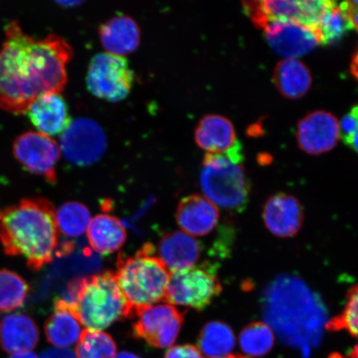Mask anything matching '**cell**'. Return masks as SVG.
<instances>
[{"label": "cell", "mask_w": 358, "mask_h": 358, "mask_svg": "<svg viewBox=\"0 0 358 358\" xmlns=\"http://www.w3.org/2000/svg\"><path fill=\"white\" fill-rule=\"evenodd\" d=\"M330 2L329 0H264L244 1L243 4L245 15L255 26L263 30L274 22H296L313 29Z\"/></svg>", "instance_id": "9c48e42d"}, {"label": "cell", "mask_w": 358, "mask_h": 358, "mask_svg": "<svg viewBox=\"0 0 358 358\" xmlns=\"http://www.w3.org/2000/svg\"><path fill=\"white\" fill-rule=\"evenodd\" d=\"M273 82L281 95L290 100L303 97L310 91L312 76L306 64L297 59L278 62L273 73Z\"/></svg>", "instance_id": "603a6c76"}, {"label": "cell", "mask_w": 358, "mask_h": 358, "mask_svg": "<svg viewBox=\"0 0 358 358\" xmlns=\"http://www.w3.org/2000/svg\"><path fill=\"white\" fill-rule=\"evenodd\" d=\"M40 358H77L70 350L62 348H50L44 351Z\"/></svg>", "instance_id": "e575fe53"}, {"label": "cell", "mask_w": 358, "mask_h": 358, "mask_svg": "<svg viewBox=\"0 0 358 358\" xmlns=\"http://www.w3.org/2000/svg\"><path fill=\"white\" fill-rule=\"evenodd\" d=\"M329 358H346V357H343V356H341L340 355H338V353H333V355H331L329 357Z\"/></svg>", "instance_id": "b9f144b4"}, {"label": "cell", "mask_w": 358, "mask_h": 358, "mask_svg": "<svg viewBox=\"0 0 358 358\" xmlns=\"http://www.w3.org/2000/svg\"><path fill=\"white\" fill-rule=\"evenodd\" d=\"M296 136L299 148L306 153H327L337 145L339 123L329 112L313 111L299 122Z\"/></svg>", "instance_id": "5bb4252c"}, {"label": "cell", "mask_w": 358, "mask_h": 358, "mask_svg": "<svg viewBox=\"0 0 358 358\" xmlns=\"http://www.w3.org/2000/svg\"><path fill=\"white\" fill-rule=\"evenodd\" d=\"M348 358H358V344L355 348H353L351 352L349 353Z\"/></svg>", "instance_id": "f35d334b"}, {"label": "cell", "mask_w": 358, "mask_h": 358, "mask_svg": "<svg viewBox=\"0 0 358 358\" xmlns=\"http://www.w3.org/2000/svg\"><path fill=\"white\" fill-rule=\"evenodd\" d=\"M44 329L48 343L62 349L77 343L83 332L73 308L60 298L55 299V313L48 317Z\"/></svg>", "instance_id": "7402d4cb"}, {"label": "cell", "mask_w": 358, "mask_h": 358, "mask_svg": "<svg viewBox=\"0 0 358 358\" xmlns=\"http://www.w3.org/2000/svg\"><path fill=\"white\" fill-rule=\"evenodd\" d=\"M264 306L268 323L288 341L299 343V338L303 341L319 335L324 310L301 280L287 276L275 280L267 290Z\"/></svg>", "instance_id": "3957f363"}, {"label": "cell", "mask_w": 358, "mask_h": 358, "mask_svg": "<svg viewBox=\"0 0 358 358\" xmlns=\"http://www.w3.org/2000/svg\"><path fill=\"white\" fill-rule=\"evenodd\" d=\"M340 8L350 21L352 29L358 32V0H349L340 3Z\"/></svg>", "instance_id": "836d02e7"}, {"label": "cell", "mask_w": 358, "mask_h": 358, "mask_svg": "<svg viewBox=\"0 0 358 358\" xmlns=\"http://www.w3.org/2000/svg\"><path fill=\"white\" fill-rule=\"evenodd\" d=\"M10 358H38L34 352L31 351H22L13 353Z\"/></svg>", "instance_id": "8d00e7d4"}, {"label": "cell", "mask_w": 358, "mask_h": 358, "mask_svg": "<svg viewBox=\"0 0 358 358\" xmlns=\"http://www.w3.org/2000/svg\"><path fill=\"white\" fill-rule=\"evenodd\" d=\"M241 145L225 154L205 155L200 185L206 198L218 207L241 212L248 203L250 182L243 166Z\"/></svg>", "instance_id": "8992f818"}, {"label": "cell", "mask_w": 358, "mask_h": 358, "mask_svg": "<svg viewBox=\"0 0 358 358\" xmlns=\"http://www.w3.org/2000/svg\"><path fill=\"white\" fill-rule=\"evenodd\" d=\"M99 34L107 52L122 57L136 50L141 40V30L136 22L124 15L106 21L100 27Z\"/></svg>", "instance_id": "ffe728a7"}, {"label": "cell", "mask_w": 358, "mask_h": 358, "mask_svg": "<svg viewBox=\"0 0 358 358\" xmlns=\"http://www.w3.org/2000/svg\"><path fill=\"white\" fill-rule=\"evenodd\" d=\"M115 358H141L134 353L129 352H122L119 353L118 355H116Z\"/></svg>", "instance_id": "74e56055"}, {"label": "cell", "mask_w": 358, "mask_h": 358, "mask_svg": "<svg viewBox=\"0 0 358 358\" xmlns=\"http://www.w3.org/2000/svg\"><path fill=\"white\" fill-rule=\"evenodd\" d=\"M13 155L29 172L56 183L61 150L50 136L40 132L22 134L13 143Z\"/></svg>", "instance_id": "7c38bea8"}, {"label": "cell", "mask_w": 358, "mask_h": 358, "mask_svg": "<svg viewBox=\"0 0 358 358\" xmlns=\"http://www.w3.org/2000/svg\"><path fill=\"white\" fill-rule=\"evenodd\" d=\"M326 329L333 332L345 330L358 338V284L349 290L345 307L340 315L327 323Z\"/></svg>", "instance_id": "4dcf8cb0"}, {"label": "cell", "mask_w": 358, "mask_h": 358, "mask_svg": "<svg viewBox=\"0 0 358 358\" xmlns=\"http://www.w3.org/2000/svg\"><path fill=\"white\" fill-rule=\"evenodd\" d=\"M6 34L0 49V108L24 115L39 97L64 89L73 49L56 34L30 37L16 20L6 26Z\"/></svg>", "instance_id": "6da1fadb"}, {"label": "cell", "mask_w": 358, "mask_h": 358, "mask_svg": "<svg viewBox=\"0 0 358 358\" xmlns=\"http://www.w3.org/2000/svg\"><path fill=\"white\" fill-rule=\"evenodd\" d=\"M57 227L66 236L78 237L87 231L91 216L86 206L78 201H67L56 212Z\"/></svg>", "instance_id": "83f0119b"}, {"label": "cell", "mask_w": 358, "mask_h": 358, "mask_svg": "<svg viewBox=\"0 0 358 358\" xmlns=\"http://www.w3.org/2000/svg\"><path fill=\"white\" fill-rule=\"evenodd\" d=\"M134 74L124 57L109 52L97 53L90 62L87 85L101 99L118 102L131 92Z\"/></svg>", "instance_id": "ba28073f"}, {"label": "cell", "mask_w": 358, "mask_h": 358, "mask_svg": "<svg viewBox=\"0 0 358 358\" xmlns=\"http://www.w3.org/2000/svg\"><path fill=\"white\" fill-rule=\"evenodd\" d=\"M115 275L127 303L129 317H134L164 301L171 272L157 255L155 245L146 243L133 257L120 255Z\"/></svg>", "instance_id": "5b68a950"}, {"label": "cell", "mask_w": 358, "mask_h": 358, "mask_svg": "<svg viewBox=\"0 0 358 358\" xmlns=\"http://www.w3.org/2000/svg\"><path fill=\"white\" fill-rule=\"evenodd\" d=\"M350 71L352 77L355 78L358 82V48L355 55L352 56Z\"/></svg>", "instance_id": "d590c367"}, {"label": "cell", "mask_w": 358, "mask_h": 358, "mask_svg": "<svg viewBox=\"0 0 358 358\" xmlns=\"http://www.w3.org/2000/svg\"><path fill=\"white\" fill-rule=\"evenodd\" d=\"M222 358H249V357H245L241 356V355H228L227 357H222Z\"/></svg>", "instance_id": "60d3db41"}, {"label": "cell", "mask_w": 358, "mask_h": 358, "mask_svg": "<svg viewBox=\"0 0 358 358\" xmlns=\"http://www.w3.org/2000/svg\"><path fill=\"white\" fill-rule=\"evenodd\" d=\"M339 136L344 144L358 154V105L343 116L339 123Z\"/></svg>", "instance_id": "1f68e13d"}, {"label": "cell", "mask_w": 358, "mask_h": 358, "mask_svg": "<svg viewBox=\"0 0 358 358\" xmlns=\"http://www.w3.org/2000/svg\"><path fill=\"white\" fill-rule=\"evenodd\" d=\"M263 220L268 231L280 238L296 235L303 226V212L301 203L294 196L273 195L263 208Z\"/></svg>", "instance_id": "9a60e30c"}, {"label": "cell", "mask_w": 358, "mask_h": 358, "mask_svg": "<svg viewBox=\"0 0 358 358\" xmlns=\"http://www.w3.org/2000/svg\"><path fill=\"white\" fill-rule=\"evenodd\" d=\"M106 149V134L95 120L78 118L62 133L60 150L71 163L80 166L92 164Z\"/></svg>", "instance_id": "30bf717a"}, {"label": "cell", "mask_w": 358, "mask_h": 358, "mask_svg": "<svg viewBox=\"0 0 358 358\" xmlns=\"http://www.w3.org/2000/svg\"><path fill=\"white\" fill-rule=\"evenodd\" d=\"M176 220L186 234L203 236L209 234L217 227L219 212L217 206L206 196L189 195L179 203Z\"/></svg>", "instance_id": "2e32d148"}, {"label": "cell", "mask_w": 358, "mask_h": 358, "mask_svg": "<svg viewBox=\"0 0 358 358\" xmlns=\"http://www.w3.org/2000/svg\"><path fill=\"white\" fill-rule=\"evenodd\" d=\"M263 31L273 51L285 59H296L320 44L315 29L296 22H274Z\"/></svg>", "instance_id": "4fadbf2b"}, {"label": "cell", "mask_w": 358, "mask_h": 358, "mask_svg": "<svg viewBox=\"0 0 358 358\" xmlns=\"http://www.w3.org/2000/svg\"><path fill=\"white\" fill-rule=\"evenodd\" d=\"M90 245L95 252L109 255L117 252L127 240V231L117 217L97 215L87 228Z\"/></svg>", "instance_id": "cb8c5ba5"}, {"label": "cell", "mask_w": 358, "mask_h": 358, "mask_svg": "<svg viewBox=\"0 0 358 358\" xmlns=\"http://www.w3.org/2000/svg\"><path fill=\"white\" fill-rule=\"evenodd\" d=\"M201 254L200 241L186 232H169L159 243V257L171 273L195 266Z\"/></svg>", "instance_id": "d6986e66"}, {"label": "cell", "mask_w": 358, "mask_h": 358, "mask_svg": "<svg viewBox=\"0 0 358 358\" xmlns=\"http://www.w3.org/2000/svg\"><path fill=\"white\" fill-rule=\"evenodd\" d=\"M77 358H115L116 344L108 334L85 329L76 348Z\"/></svg>", "instance_id": "f546056e"}, {"label": "cell", "mask_w": 358, "mask_h": 358, "mask_svg": "<svg viewBox=\"0 0 358 358\" xmlns=\"http://www.w3.org/2000/svg\"><path fill=\"white\" fill-rule=\"evenodd\" d=\"M0 241L4 252L26 259L31 270L51 263L57 252L58 229L55 206L48 199H26L0 212Z\"/></svg>", "instance_id": "7a4b0ae2"}, {"label": "cell", "mask_w": 358, "mask_h": 358, "mask_svg": "<svg viewBox=\"0 0 358 358\" xmlns=\"http://www.w3.org/2000/svg\"><path fill=\"white\" fill-rule=\"evenodd\" d=\"M222 290L216 267L204 263L172 272L164 301L201 311L210 306Z\"/></svg>", "instance_id": "52a82bcc"}, {"label": "cell", "mask_w": 358, "mask_h": 358, "mask_svg": "<svg viewBox=\"0 0 358 358\" xmlns=\"http://www.w3.org/2000/svg\"><path fill=\"white\" fill-rule=\"evenodd\" d=\"M133 325L134 337L150 346L164 348L176 343L183 324V313L170 303L156 304L138 315Z\"/></svg>", "instance_id": "8fae6325"}, {"label": "cell", "mask_w": 358, "mask_h": 358, "mask_svg": "<svg viewBox=\"0 0 358 358\" xmlns=\"http://www.w3.org/2000/svg\"><path fill=\"white\" fill-rule=\"evenodd\" d=\"M29 285L17 273L0 270V312H10L25 302Z\"/></svg>", "instance_id": "f1b7e54d"}, {"label": "cell", "mask_w": 358, "mask_h": 358, "mask_svg": "<svg viewBox=\"0 0 358 358\" xmlns=\"http://www.w3.org/2000/svg\"><path fill=\"white\" fill-rule=\"evenodd\" d=\"M198 344V348L206 357H227L235 347L234 331L222 322H210L201 330Z\"/></svg>", "instance_id": "d4e9b609"}, {"label": "cell", "mask_w": 358, "mask_h": 358, "mask_svg": "<svg viewBox=\"0 0 358 358\" xmlns=\"http://www.w3.org/2000/svg\"><path fill=\"white\" fill-rule=\"evenodd\" d=\"M27 113L39 132L48 136L62 134L71 122L66 102L57 93L39 97Z\"/></svg>", "instance_id": "ac0fdd59"}, {"label": "cell", "mask_w": 358, "mask_h": 358, "mask_svg": "<svg viewBox=\"0 0 358 358\" xmlns=\"http://www.w3.org/2000/svg\"><path fill=\"white\" fill-rule=\"evenodd\" d=\"M39 330L30 317L11 313L0 322V347L3 351L15 353L29 351L38 343Z\"/></svg>", "instance_id": "44dd1931"}, {"label": "cell", "mask_w": 358, "mask_h": 358, "mask_svg": "<svg viewBox=\"0 0 358 358\" xmlns=\"http://www.w3.org/2000/svg\"><path fill=\"white\" fill-rule=\"evenodd\" d=\"M59 3L62 4V6L69 7V6H78V4H80V2H79V1H66V2H59Z\"/></svg>", "instance_id": "ab89813d"}, {"label": "cell", "mask_w": 358, "mask_h": 358, "mask_svg": "<svg viewBox=\"0 0 358 358\" xmlns=\"http://www.w3.org/2000/svg\"><path fill=\"white\" fill-rule=\"evenodd\" d=\"M195 141L209 154L228 153L241 145L234 124L219 115H208L201 119L195 129Z\"/></svg>", "instance_id": "e0dca14e"}, {"label": "cell", "mask_w": 358, "mask_h": 358, "mask_svg": "<svg viewBox=\"0 0 358 358\" xmlns=\"http://www.w3.org/2000/svg\"><path fill=\"white\" fill-rule=\"evenodd\" d=\"M60 299L87 329L101 331L129 317L127 303L111 271L71 280Z\"/></svg>", "instance_id": "277c9868"}, {"label": "cell", "mask_w": 358, "mask_h": 358, "mask_svg": "<svg viewBox=\"0 0 358 358\" xmlns=\"http://www.w3.org/2000/svg\"><path fill=\"white\" fill-rule=\"evenodd\" d=\"M313 29L320 44L333 45L341 41L352 26L340 6L331 1Z\"/></svg>", "instance_id": "484cf974"}, {"label": "cell", "mask_w": 358, "mask_h": 358, "mask_svg": "<svg viewBox=\"0 0 358 358\" xmlns=\"http://www.w3.org/2000/svg\"><path fill=\"white\" fill-rule=\"evenodd\" d=\"M164 358H204L198 348L185 344L169 349Z\"/></svg>", "instance_id": "d6a6232c"}, {"label": "cell", "mask_w": 358, "mask_h": 358, "mask_svg": "<svg viewBox=\"0 0 358 358\" xmlns=\"http://www.w3.org/2000/svg\"><path fill=\"white\" fill-rule=\"evenodd\" d=\"M239 342L245 355L262 357L274 347L275 336L270 326L262 322H254L241 331Z\"/></svg>", "instance_id": "4316f807"}]
</instances>
